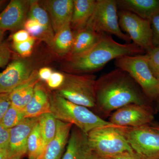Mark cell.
Listing matches in <instances>:
<instances>
[{
    "label": "cell",
    "instance_id": "6da1fadb",
    "mask_svg": "<svg viewBox=\"0 0 159 159\" xmlns=\"http://www.w3.org/2000/svg\"><path fill=\"white\" fill-rule=\"evenodd\" d=\"M95 90V108L105 116L129 104H148L137 83L128 73L117 68L97 79Z\"/></svg>",
    "mask_w": 159,
    "mask_h": 159
},
{
    "label": "cell",
    "instance_id": "7a4b0ae2",
    "mask_svg": "<svg viewBox=\"0 0 159 159\" xmlns=\"http://www.w3.org/2000/svg\"><path fill=\"white\" fill-rule=\"evenodd\" d=\"M144 52L133 43H120L110 34L102 33L99 41L91 49L78 57L67 60L65 69L69 74H92L102 70L112 60L143 54Z\"/></svg>",
    "mask_w": 159,
    "mask_h": 159
},
{
    "label": "cell",
    "instance_id": "3957f363",
    "mask_svg": "<svg viewBox=\"0 0 159 159\" xmlns=\"http://www.w3.org/2000/svg\"><path fill=\"white\" fill-rule=\"evenodd\" d=\"M51 113L57 120L71 123L84 133L101 126L114 125L90 110L61 97L56 92L50 93Z\"/></svg>",
    "mask_w": 159,
    "mask_h": 159
},
{
    "label": "cell",
    "instance_id": "277c9868",
    "mask_svg": "<svg viewBox=\"0 0 159 159\" xmlns=\"http://www.w3.org/2000/svg\"><path fill=\"white\" fill-rule=\"evenodd\" d=\"M124 128L111 125L92 129L87 134L91 151L107 158L125 152H134L124 134Z\"/></svg>",
    "mask_w": 159,
    "mask_h": 159
},
{
    "label": "cell",
    "instance_id": "5b68a950",
    "mask_svg": "<svg viewBox=\"0 0 159 159\" xmlns=\"http://www.w3.org/2000/svg\"><path fill=\"white\" fill-rule=\"evenodd\" d=\"M115 64L117 68L130 75L148 101L157 100L159 95V80L151 70L146 54L122 56L115 60Z\"/></svg>",
    "mask_w": 159,
    "mask_h": 159
},
{
    "label": "cell",
    "instance_id": "8992f818",
    "mask_svg": "<svg viewBox=\"0 0 159 159\" xmlns=\"http://www.w3.org/2000/svg\"><path fill=\"white\" fill-rule=\"evenodd\" d=\"M64 74V81L56 93L75 104L95 108L96 76L92 74Z\"/></svg>",
    "mask_w": 159,
    "mask_h": 159
},
{
    "label": "cell",
    "instance_id": "52a82bcc",
    "mask_svg": "<svg viewBox=\"0 0 159 159\" xmlns=\"http://www.w3.org/2000/svg\"><path fill=\"white\" fill-rule=\"evenodd\" d=\"M86 27L99 34H114L126 43L131 41L120 28L116 0H97L93 13Z\"/></svg>",
    "mask_w": 159,
    "mask_h": 159
},
{
    "label": "cell",
    "instance_id": "ba28073f",
    "mask_svg": "<svg viewBox=\"0 0 159 159\" xmlns=\"http://www.w3.org/2000/svg\"><path fill=\"white\" fill-rule=\"evenodd\" d=\"M118 15L121 30L126 32L133 43L146 52L153 48L150 20L126 10H120Z\"/></svg>",
    "mask_w": 159,
    "mask_h": 159
},
{
    "label": "cell",
    "instance_id": "9c48e42d",
    "mask_svg": "<svg viewBox=\"0 0 159 159\" xmlns=\"http://www.w3.org/2000/svg\"><path fill=\"white\" fill-rule=\"evenodd\" d=\"M123 132L133 150L145 159H159V131L150 125L125 127Z\"/></svg>",
    "mask_w": 159,
    "mask_h": 159
},
{
    "label": "cell",
    "instance_id": "30bf717a",
    "mask_svg": "<svg viewBox=\"0 0 159 159\" xmlns=\"http://www.w3.org/2000/svg\"><path fill=\"white\" fill-rule=\"evenodd\" d=\"M154 119L153 109L149 104L133 103L115 111L108 121L119 127L138 128L150 125Z\"/></svg>",
    "mask_w": 159,
    "mask_h": 159
},
{
    "label": "cell",
    "instance_id": "8fae6325",
    "mask_svg": "<svg viewBox=\"0 0 159 159\" xmlns=\"http://www.w3.org/2000/svg\"><path fill=\"white\" fill-rule=\"evenodd\" d=\"M34 71L28 60H13L3 72L0 73V93H10L29 79Z\"/></svg>",
    "mask_w": 159,
    "mask_h": 159
},
{
    "label": "cell",
    "instance_id": "7c38bea8",
    "mask_svg": "<svg viewBox=\"0 0 159 159\" xmlns=\"http://www.w3.org/2000/svg\"><path fill=\"white\" fill-rule=\"evenodd\" d=\"M38 117L25 118L19 125L9 129V148L10 159H22L27 153L28 138Z\"/></svg>",
    "mask_w": 159,
    "mask_h": 159
},
{
    "label": "cell",
    "instance_id": "4fadbf2b",
    "mask_svg": "<svg viewBox=\"0 0 159 159\" xmlns=\"http://www.w3.org/2000/svg\"><path fill=\"white\" fill-rule=\"evenodd\" d=\"M29 9V1H10L0 13V31H15L24 28Z\"/></svg>",
    "mask_w": 159,
    "mask_h": 159
},
{
    "label": "cell",
    "instance_id": "5bb4252c",
    "mask_svg": "<svg viewBox=\"0 0 159 159\" xmlns=\"http://www.w3.org/2000/svg\"><path fill=\"white\" fill-rule=\"evenodd\" d=\"M39 2L48 13L54 34L70 23L74 0H47Z\"/></svg>",
    "mask_w": 159,
    "mask_h": 159
},
{
    "label": "cell",
    "instance_id": "9a60e30c",
    "mask_svg": "<svg viewBox=\"0 0 159 159\" xmlns=\"http://www.w3.org/2000/svg\"><path fill=\"white\" fill-rule=\"evenodd\" d=\"M57 131L54 139L37 159H61L73 125L57 120Z\"/></svg>",
    "mask_w": 159,
    "mask_h": 159
},
{
    "label": "cell",
    "instance_id": "2e32d148",
    "mask_svg": "<svg viewBox=\"0 0 159 159\" xmlns=\"http://www.w3.org/2000/svg\"><path fill=\"white\" fill-rule=\"evenodd\" d=\"M66 150L61 159H85L92 152L87 134L77 126L72 127Z\"/></svg>",
    "mask_w": 159,
    "mask_h": 159
},
{
    "label": "cell",
    "instance_id": "e0dca14e",
    "mask_svg": "<svg viewBox=\"0 0 159 159\" xmlns=\"http://www.w3.org/2000/svg\"><path fill=\"white\" fill-rule=\"evenodd\" d=\"M23 111L25 118H36L51 112L50 93L39 82L35 86L33 97Z\"/></svg>",
    "mask_w": 159,
    "mask_h": 159
},
{
    "label": "cell",
    "instance_id": "ac0fdd59",
    "mask_svg": "<svg viewBox=\"0 0 159 159\" xmlns=\"http://www.w3.org/2000/svg\"><path fill=\"white\" fill-rule=\"evenodd\" d=\"M118 8L150 21L159 14V0H117Z\"/></svg>",
    "mask_w": 159,
    "mask_h": 159
},
{
    "label": "cell",
    "instance_id": "d6986e66",
    "mask_svg": "<svg viewBox=\"0 0 159 159\" xmlns=\"http://www.w3.org/2000/svg\"><path fill=\"white\" fill-rule=\"evenodd\" d=\"M40 80L38 71L34 70L29 79L9 93L11 105L23 110L33 97L35 86Z\"/></svg>",
    "mask_w": 159,
    "mask_h": 159
},
{
    "label": "cell",
    "instance_id": "ffe728a7",
    "mask_svg": "<svg viewBox=\"0 0 159 159\" xmlns=\"http://www.w3.org/2000/svg\"><path fill=\"white\" fill-rule=\"evenodd\" d=\"M97 1L74 0L70 27L74 33L85 29L93 13Z\"/></svg>",
    "mask_w": 159,
    "mask_h": 159
},
{
    "label": "cell",
    "instance_id": "44dd1931",
    "mask_svg": "<svg viewBox=\"0 0 159 159\" xmlns=\"http://www.w3.org/2000/svg\"><path fill=\"white\" fill-rule=\"evenodd\" d=\"M100 35L101 34L87 27L74 33V42L67 60L78 57L88 51L97 43Z\"/></svg>",
    "mask_w": 159,
    "mask_h": 159
},
{
    "label": "cell",
    "instance_id": "7402d4cb",
    "mask_svg": "<svg viewBox=\"0 0 159 159\" xmlns=\"http://www.w3.org/2000/svg\"><path fill=\"white\" fill-rule=\"evenodd\" d=\"M28 18L37 21L44 30L48 40V45L51 47L54 36V33L48 13L40 5L39 1H29V9Z\"/></svg>",
    "mask_w": 159,
    "mask_h": 159
},
{
    "label": "cell",
    "instance_id": "603a6c76",
    "mask_svg": "<svg viewBox=\"0 0 159 159\" xmlns=\"http://www.w3.org/2000/svg\"><path fill=\"white\" fill-rule=\"evenodd\" d=\"M74 39V33L70 23L54 34L51 48L60 56L66 57L70 52Z\"/></svg>",
    "mask_w": 159,
    "mask_h": 159
},
{
    "label": "cell",
    "instance_id": "cb8c5ba5",
    "mask_svg": "<svg viewBox=\"0 0 159 159\" xmlns=\"http://www.w3.org/2000/svg\"><path fill=\"white\" fill-rule=\"evenodd\" d=\"M38 122L43 142V151L55 136L57 131V119L51 113H48L38 117Z\"/></svg>",
    "mask_w": 159,
    "mask_h": 159
},
{
    "label": "cell",
    "instance_id": "d4e9b609",
    "mask_svg": "<svg viewBox=\"0 0 159 159\" xmlns=\"http://www.w3.org/2000/svg\"><path fill=\"white\" fill-rule=\"evenodd\" d=\"M43 142L39 122L34 126L28 138L27 154L29 159H37L43 150Z\"/></svg>",
    "mask_w": 159,
    "mask_h": 159
},
{
    "label": "cell",
    "instance_id": "484cf974",
    "mask_svg": "<svg viewBox=\"0 0 159 159\" xmlns=\"http://www.w3.org/2000/svg\"><path fill=\"white\" fill-rule=\"evenodd\" d=\"M25 119L23 110L11 105L3 117L0 125L6 129H10L19 125Z\"/></svg>",
    "mask_w": 159,
    "mask_h": 159
},
{
    "label": "cell",
    "instance_id": "4316f807",
    "mask_svg": "<svg viewBox=\"0 0 159 159\" xmlns=\"http://www.w3.org/2000/svg\"><path fill=\"white\" fill-rule=\"evenodd\" d=\"M24 28L31 36L44 41L48 44V40L44 30L37 21L31 19L27 18Z\"/></svg>",
    "mask_w": 159,
    "mask_h": 159
},
{
    "label": "cell",
    "instance_id": "83f0119b",
    "mask_svg": "<svg viewBox=\"0 0 159 159\" xmlns=\"http://www.w3.org/2000/svg\"><path fill=\"white\" fill-rule=\"evenodd\" d=\"M151 70L159 80V47H155L146 54Z\"/></svg>",
    "mask_w": 159,
    "mask_h": 159
},
{
    "label": "cell",
    "instance_id": "f1b7e54d",
    "mask_svg": "<svg viewBox=\"0 0 159 159\" xmlns=\"http://www.w3.org/2000/svg\"><path fill=\"white\" fill-rule=\"evenodd\" d=\"M36 39L32 37L28 40L20 43H12V48L23 57L31 56L33 51L34 43Z\"/></svg>",
    "mask_w": 159,
    "mask_h": 159
},
{
    "label": "cell",
    "instance_id": "f546056e",
    "mask_svg": "<svg viewBox=\"0 0 159 159\" xmlns=\"http://www.w3.org/2000/svg\"><path fill=\"white\" fill-rule=\"evenodd\" d=\"M65 74L57 72H53L51 77L47 81V85L49 88L57 89L63 83L65 80Z\"/></svg>",
    "mask_w": 159,
    "mask_h": 159
},
{
    "label": "cell",
    "instance_id": "4dcf8cb0",
    "mask_svg": "<svg viewBox=\"0 0 159 159\" xmlns=\"http://www.w3.org/2000/svg\"><path fill=\"white\" fill-rule=\"evenodd\" d=\"M11 52L9 45L6 42L0 43V68L6 66L10 60Z\"/></svg>",
    "mask_w": 159,
    "mask_h": 159
},
{
    "label": "cell",
    "instance_id": "1f68e13d",
    "mask_svg": "<svg viewBox=\"0 0 159 159\" xmlns=\"http://www.w3.org/2000/svg\"><path fill=\"white\" fill-rule=\"evenodd\" d=\"M10 93H0V122L11 105Z\"/></svg>",
    "mask_w": 159,
    "mask_h": 159
},
{
    "label": "cell",
    "instance_id": "d6a6232c",
    "mask_svg": "<svg viewBox=\"0 0 159 159\" xmlns=\"http://www.w3.org/2000/svg\"><path fill=\"white\" fill-rule=\"evenodd\" d=\"M154 47H159V14L150 20Z\"/></svg>",
    "mask_w": 159,
    "mask_h": 159
},
{
    "label": "cell",
    "instance_id": "836d02e7",
    "mask_svg": "<svg viewBox=\"0 0 159 159\" xmlns=\"http://www.w3.org/2000/svg\"><path fill=\"white\" fill-rule=\"evenodd\" d=\"M31 37V36L29 32L24 29H20L16 31L11 36L13 43H16L24 42L29 40Z\"/></svg>",
    "mask_w": 159,
    "mask_h": 159
},
{
    "label": "cell",
    "instance_id": "e575fe53",
    "mask_svg": "<svg viewBox=\"0 0 159 159\" xmlns=\"http://www.w3.org/2000/svg\"><path fill=\"white\" fill-rule=\"evenodd\" d=\"M109 158L111 159H145L134 152H125Z\"/></svg>",
    "mask_w": 159,
    "mask_h": 159
},
{
    "label": "cell",
    "instance_id": "d590c367",
    "mask_svg": "<svg viewBox=\"0 0 159 159\" xmlns=\"http://www.w3.org/2000/svg\"><path fill=\"white\" fill-rule=\"evenodd\" d=\"M9 139V129H6L0 125V145L8 144Z\"/></svg>",
    "mask_w": 159,
    "mask_h": 159
},
{
    "label": "cell",
    "instance_id": "8d00e7d4",
    "mask_svg": "<svg viewBox=\"0 0 159 159\" xmlns=\"http://www.w3.org/2000/svg\"><path fill=\"white\" fill-rule=\"evenodd\" d=\"M52 69L49 67H43L38 71L39 77L41 80L47 81L53 73Z\"/></svg>",
    "mask_w": 159,
    "mask_h": 159
},
{
    "label": "cell",
    "instance_id": "74e56055",
    "mask_svg": "<svg viewBox=\"0 0 159 159\" xmlns=\"http://www.w3.org/2000/svg\"><path fill=\"white\" fill-rule=\"evenodd\" d=\"M0 159H10L9 145L0 151Z\"/></svg>",
    "mask_w": 159,
    "mask_h": 159
},
{
    "label": "cell",
    "instance_id": "f35d334b",
    "mask_svg": "<svg viewBox=\"0 0 159 159\" xmlns=\"http://www.w3.org/2000/svg\"><path fill=\"white\" fill-rule=\"evenodd\" d=\"M85 159H111L109 158L100 156L92 151Z\"/></svg>",
    "mask_w": 159,
    "mask_h": 159
},
{
    "label": "cell",
    "instance_id": "ab89813d",
    "mask_svg": "<svg viewBox=\"0 0 159 159\" xmlns=\"http://www.w3.org/2000/svg\"><path fill=\"white\" fill-rule=\"evenodd\" d=\"M4 33H5V31H0V43L2 42L3 37H4Z\"/></svg>",
    "mask_w": 159,
    "mask_h": 159
},
{
    "label": "cell",
    "instance_id": "60d3db41",
    "mask_svg": "<svg viewBox=\"0 0 159 159\" xmlns=\"http://www.w3.org/2000/svg\"><path fill=\"white\" fill-rule=\"evenodd\" d=\"M8 144H6V145H0V151L3 149V148H5L6 146H8Z\"/></svg>",
    "mask_w": 159,
    "mask_h": 159
},
{
    "label": "cell",
    "instance_id": "b9f144b4",
    "mask_svg": "<svg viewBox=\"0 0 159 159\" xmlns=\"http://www.w3.org/2000/svg\"><path fill=\"white\" fill-rule=\"evenodd\" d=\"M156 101H157V103L158 107L159 109V95Z\"/></svg>",
    "mask_w": 159,
    "mask_h": 159
},
{
    "label": "cell",
    "instance_id": "7bdbcfd3",
    "mask_svg": "<svg viewBox=\"0 0 159 159\" xmlns=\"http://www.w3.org/2000/svg\"><path fill=\"white\" fill-rule=\"evenodd\" d=\"M154 128L156 129L157 130H158L159 131V125H154V126H152Z\"/></svg>",
    "mask_w": 159,
    "mask_h": 159
},
{
    "label": "cell",
    "instance_id": "ee69618b",
    "mask_svg": "<svg viewBox=\"0 0 159 159\" xmlns=\"http://www.w3.org/2000/svg\"><path fill=\"white\" fill-rule=\"evenodd\" d=\"M5 2H6V1L0 0V6H2Z\"/></svg>",
    "mask_w": 159,
    "mask_h": 159
}]
</instances>
